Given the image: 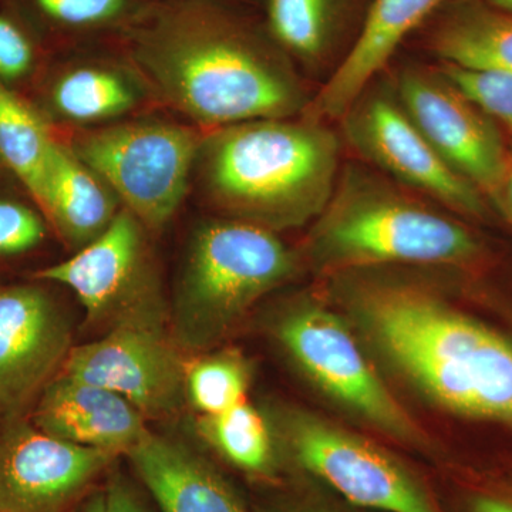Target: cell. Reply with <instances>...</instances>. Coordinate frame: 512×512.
Instances as JSON below:
<instances>
[{
	"instance_id": "cell-10",
	"label": "cell",
	"mask_w": 512,
	"mask_h": 512,
	"mask_svg": "<svg viewBox=\"0 0 512 512\" xmlns=\"http://www.w3.org/2000/svg\"><path fill=\"white\" fill-rule=\"evenodd\" d=\"M180 349L165 329L124 326L73 346L59 373L119 394L146 419H165L187 400Z\"/></svg>"
},
{
	"instance_id": "cell-1",
	"label": "cell",
	"mask_w": 512,
	"mask_h": 512,
	"mask_svg": "<svg viewBox=\"0 0 512 512\" xmlns=\"http://www.w3.org/2000/svg\"><path fill=\"white\" fill-rule=\"evenodd\" d=\"M124 36L147 86L197 123L221 128L305 110L284 57L215 0H156Z\"/></svg>"
},
{
	"instance_id": "cell-25",
	"label": "cell",
	"mask_w": 512,
	"mask_h": 512,
	"mask_svg": "<svg viewBox=\"0 0 512 512\" xmlns=\"http://www.w3.org/2000/svg\"><path fill=\"white\" fill-rule=\"evenodd\" d=\"M248 363L237 353L195 357L185 367V396L201 416H215L247 400Z\"/></svg>"
},
{
	"instance_id": "cell-30",
	"label": "cell",
	"mask_w": 512,
	"mask_h": 512,
	"mask_svg": "<svg viewBox=\"0 0 512 512\" xmlns=\"http://www.w3.org/2000/svg\"><path fill=\"white\" fill-rule=\"evenodd\" d=\"M466 512H512V497L477 493L468 497Z\"/></svg>"
},
{
	"instance_id": "cell-27",
	"label": "cell",
	"mask_w": 512,
	"mask_h": 512,
	"mask_svg": "<svg viewBox=\"0 0 512 512\" xmlns=\"http://www.w3.org/2000/svg\"><path fill=\"white\" fill-rule=\"evenodd\" d=\"M40 49L30 30L0 3V82L10 87L30 76Z\"/></svg>"
},
{
	"instance_id": "cell-12",
	"label": "cell",
	"mask_w": 512,
	"mask_h": 512,
	"mask_svg": "<svg viewBox=\"0 0 512 512\" xmlns=\"http://www.w3.org/2000/svg\"><path fill=\"white\" fill-rule=\"evenodd\" d=\"M72 348L69 323L45 286H2L0 417L23 416L55 379Z\"/></svg>"
},
{
	"instance_id": "cell-34",
	"label": "cell",
	"mask_w": 512,
	"mask_h": 512,
	"mask_svg": "<svg viewBox=\"0 0 512 512\" xmlns=\"http://www.w3.org/2000/svg\"><path fill=\"white\" fill-rule=\"evenodd\" d=\"M494 8L504 10V12L512 13V0H490Z\"/></svg>"
},
{
	"instance_id": "cell-14",
	"label": "cell",
	"mask_w": 512,
	"mask_h": 512,
	"mask_svg": "<svg viewBox=\"0 0 512 512\" xmlns=\"http://www.w3.org/2000/svg\"><path fill=\"white\" fill-rule=\"evenodd\" d=\"M346 114L353 146L397 181L461 214H484L480 190L441 158L400 104L370 96L357 100Z\"/></svg>"
},
{
	"instance_id": "cell-32",
	"label": "cell",
	"mask_w": 512,
	"mask_h": 512,
	"mask_svg": "<svg viewBox=\"0 0 512 512\" xmlns=\"http://www.w3.org/2000/svg\"><path fill=\"white\" fill-rule=\"evenodd\" d=\"M73 512H106V495L104 490L96 491L82 498V503Z\"/></svg>"
},
{
	"instance_id": "cell-7",
	"label": "cell",
	"mask_w": 512,
	"mask_h": 512,
	"mask_svg": "<svg viewBox=\"0 0 512 512\" xmlns=\"http://www.w3.org/2000/svg\"><path fill=\"white\" fill-rule=\"evenodd\" d=\"M146 231L123 208L100 237L33 278L69 288L87 322L107 332L124 326L165 329L168 313Z\"/></svg>"
},
{
	"instance_id": "cell-20",
	"label": "cell",
	"mask_w": 512,
	"mask_h": 512,
	"mask_svg": "<svg viewBox=\"0 0 512 512\" xmlns=\"http://www.w3.org/2000/svg\"><path fill=\"white\" fill-rule=\"evenodd\" d=\"M156 0H0L36 37L43 40L76 33L121 30L126 33Z\"/></svg>"
},
{
	"instance_id": "cell-15",
	"label": "cell",
	"mask_w": 512,
	"mask_h": 512,
	"mask_svg": "<svg viewBox=\"0 0 512 512\" xmlns=\"http://www.w3.org/2000/svg\"><path fill=\"white\" fill-rule=\"evenodd\" d=\"M30 421L76 446L126 456L146 434V417L119 394L57 373L40 393Z\"/></svg>"
},
{
	"instance_id": "cell-23",
	"label": "cell",
	"mask_w": 512,
	"mask_h": 512,
	"mask_svg": "<svg viewBox=\"0 0 512 512\" xmlns=\"http://www.w3.org/2000/svg\"><path fill=\"white\" fill-rule=\"evenodd\" d=\"M198 431L228 463L249 476L274 480V443L261 413L245 402L215 416H201Z\"/></svg>"
},
{
	"instance_id": "cell-5",
	"label": "cell",
	"mask_w": 512,
	"mask_h": 512,
	"mask_svg": "<svg viewBox=\"0 0 512 512\" xmlns=\"http://www.w3.org/2000/svg\"><path fill=\"white\" fill-rule=\"evenodd\" d=\"M295 264L272 229L208 222L195 234L178 284L174 342L190 352L211 348L259 298L284 284Z\"/></svg>"
},
{
	"instance_id": "cell-18",
	"label": "cell",
	"mask_w": 512,
	"mask_h": 512,
	"mask_svg": "<svg viewBox=\"0 0 512 512\" xmlns=\"http://www.w3.org/2000/svg\"><path fill=\"white\" fill-rule=\"evenodd\" d=\"M117 197L69 147L57 141L40 212L67 244L82 249L116 218Z\"/></svg>"
},
{
	"instance_id": "cell-33",
	"label": "cell",
	"mask_w": 512,
	"mask_h": 512,
	"mask_svg": "<svg viewBox=\"0 0 512 512\" xmlns=\"http://www.w3.org/2000/svg\"><path fill=\"white\" fill-rule=\"evenodd\" d=\"M498 202L503 204L504 210L510 215L512 220V163L508 161L507 174H505L503 188H501Z\"/></svg>"
},
{
	"instance_id": "cell-13",
	"label": "cell",
	"mask_w": 512,
	"mask_h": 512,
	"mask_svg": "<svg viewBox=\"0 0 512 512\" xmlns=\"http://www.w3.org/2000/svg\"><path fill=\"white\" fill-rule=\"evenodd\" d=\"M400 106L451 168L498 201L508 158L497 130L476 104L446 79L406 72Z\"/></svg>"
},
{
	"instance_id": "cell-28",
	"label": "cell",
	"mask_w": 512,
	"mask_h": 512,
	"mask_svg": "<svg viewBox=\"0 0 512 512\" xmlns=\"http://www.w3.org/2000/svg\"><path fill=\"white\" fill-rule=\"evenodd\" d=\"M45 237L46 224L39 211L15 198L0 197V258L28 254Z\"/></svg>"
},
{
	"instance_id": "cell-11",
	"label": "cell",
	"mask_w": 512,
	"mask_h": 512,
	"mask_svg": "<svg viewBox=\"0 0 512 512\" xmlns=\"http://www.w3.org/2000/svg\"><path fill=\"white\" fill-rule=\"evenodd\" d=\"M119 457L37 429L25 416L0 429V512H66Z\"/></svg>"
},
{
	"instance_id": "cell-8",
	"label": "cell",
	"mask_w": 512,
	"mask_h": 512,
	"mask_svg": "<svg viewBox=\"0 0 512 512\" xmlns=\"http://www.w3.org/2000/svg\"><path fill=\"white\" fill-rule=\"evenodd\" d=\"M296 466L348 503L383 512H446L433 490L402 460L362 437L301 410L281 417Z\"/></svg>"
},
{
	"instance_id": "cell-19",
	"label": "cell",
	"mask_w": 512,
	"mask_h": 512,
	"mask_svg": "<svg viewBox=\"0 0 512 512\" xmlns=\"http://www.w3.org/2000/svg\"><path fill=\"white\" fill-rule=\"evenodd\" d=\"M431 45L444 64L512 74V13L460 0L434 30Z\"/></svg>"
},
{
	"instance_id": "cell-3",
	"label": "cell",
	"mask_w": 512,
	"mask_h": 512,
	"mask_svg": "<svg viewBox=\"0 0 512 512\" xmlns=\"http://www.w3.org/2000/svg\"><path fill=\"white\" fill-rule=\"evenodd\" d=\"M339 144L319 121L262 119L204 137L197 163L217 207L261 227H298L322 214L338 175Z\"/></svg>"
},
{
	"instance_id": "cell-31",
	"label": "cell",
	"mask_w": 512,
	"mask_h": 512,
	"mask_svg": "<svg viewBox=\"0 0 512 512\" xmlns=\"http://www.w3.org/2000/svg\"><path fill=\"white\" fill-rule=\"evenodd\" d=\"M262 512H342L320 500H289L265 508Z\"/></svg>"
},
{
	"instance_id": "cell-4",
	"label": "cell",
	"mask_w": 512,
	"mask_h": 512,
	"mask_svg": "<svg viewBox=\"0 0 512 512\" xmlns=\"http://www.w3.org/2000/svg\"><path fill=\"white\" fill-rule=\"evenodd\" d=\"M320 215L313 244L328 265L458 264L478 252L463 225L360 171L336 184Z\"/></svg>"
},
{
	"instance_id": "cell-21",
	"label": "cell",
	"mask_w": 512,
	"mask_h": 512,
	"mask_svg": "<svg viewBox=\"0 0 512 512\" xmlns=\"http://www.w3.org/2000/svg\"><path fill=\"white\" fill-rule=\"evenodd\" d=\"M56 144L42 114L0 82V163L36 205L45 192Z\"/></svg>"
},
{
	"instance_id": "cell-29",
	"label": "cell",
	"mask_w": 512,
	"mask_h": 512,
	"mask_svg": "<svg viewBox=\"0 0 512 512\" xmlns=\"http://www.w3.org/2000/svg\"><path fill=\"white\" fill-rule=\"evenodd\" d=\"M104 495L106 512H148L143 498L121 473L111 474Z\"/></svg>"
},
{
	"instance_id": "cell-26",
	"label": "cell",
	"mask_w": 512,
	"mask_h": 512,
	"mask_svg": "<svg viewBox=\"0 0 512 512\" xmlns=\"http://www.w3.org/2000/svg\"><path fill=\"white\" fill-rule=\"evenodd\" d=\"M443 76L487 116L512 133V74L444 64Z\"/></svg>"
},
{
	"instance_id": "cell-17",
	"label": "cell",
	"mask_w": 512,
	"mask_h": 512,
	"mask_svg": "<svg viewBox=\"0 0 512 512\" xmlns=\"http://www.w3.org/2000/svg\"><path fill=\"white\" fill-rule=\"evenodd\" d=\"M126 456L161 512H251L220 471L178 441L147 430Z\"/></svg>"
},
{
	"instance_id": "cell-22",
	"label": "cell",
	"mask_w": 512,
	"mask_h": 512,
	"mask_svg": "<svg viewBox=\"0 0 512 512\" xmlns=\"http://www.w3.org/2000/svg\"><path fill=\"white\" fill-rule=\"evenodd\" d=\"M57 116L74 123L119 117L133 109L136 93L123 74L101 64L74 66L60 74L49 92Z\"/></svg>"
},
{
	"instance_id": "cell-9",
	"label": "cell",
	"mask_w": 512,
	"mask_h": 512,
	"mask_svg": "<svg viewBox=\"0 0 512 512\" xmlns=\"http://www.w3.org/2000/svg\"><path fill=\"white\" fill-rule=\"evenodd\" d=\"M276 336L303 373L345 409L393 439L426 447L421 431L335 313L315 305L293 309L279 320Z\"/></svg>"
},
{
	"instance_id": "cell-24",
	"label": "cell",
	"mask_w": 512,
	"mask_h": 512,
	"mask_svg": "<svg viewBox=\"0 0 512 512\" xmlns=\"http://www.w3.org/2000/svg\"><path fill=\"white\" fill-rule=\"evenodd\" d=\"M338 13L339 0H269V30L286 52L316 62L329 47Z\"/></svg>"
},
{
	"instance_id": "cell-2",
	"label": "cell",
	"mask_w": 512,
	"mask_h": 512,
	"mask_svg": "<svg viewBox=\"0 0 512 512\" xmlns=\"http://www.w3.org/2000/svg\"><path fill=\"white\" fill-rule=\"evenodd\" d=\"M350 311L380 356L434 403L512 427V340L412 284L365 281Z\"/></svg>"
},
{
	"instance_id": "cell-16",
	"label": "cell",
	"mask_w": 512,
	"mask_h": 512,
	"mask_svg": "<svg viewBox=\"0 0 512 512\" xmlns=\"http://www.w3.org/2000/svg\"><path fill=\"white\" fill-rule=\"evenodd\" d=\"M448 0H375L355 45L335 73L305 106V117L322 123L346 116L363 96L367 84L393 53L404 37L420 26Z\"/></svg>"
},
{
	"instance_id": "cell-6",
	"label": "cell",
	"mask_w": 512,
	"mask_h": 512,
	"mask_svg": "<svg viewBox=\"0 0 512 512\" xmlns=\"http://www.w3.org/2000/svg\"><path fill=\"white\" fill-rule=\"evenodd\" d=\"M204 137L165 121H133L77 134L86 164L144 227L163 228L183 201Z\"/></svg>"
}]
</instances>
